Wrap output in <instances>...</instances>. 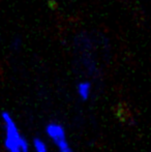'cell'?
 I'll return each mask as SVG.
<instances>
[{"label": "cell", "instance_id": "2", "mask_svg": "<svg viewBox=\"0 0 151 152\" xmlns=\"http://www.w3.org/2000/svg\"><path fill=\"white\" fill-rule=\"evenodd\" d=\"M46 134L57 146L58 152H75L66 137V132L62 124L58 122H49L46 125Z\"/></svg>", "mask_w": 151, "mask_h": 152}, {"label": "cell", "instance_id": "3", "mask_svg": "<svg viewBox=\"0 0 151 152\" xmlns=\"http://www.w3.org/2000/svg\"><path fill=\"white\" fill-rule=\"evenodd\" d=\"M91 91H92V85L89 81H81L77 85V93L83 102H86L90 98Z\"/></svg>", "mask_w": 151, "mask_h": 152}, {"label": "cell", "instance_id": "4", "mask_svg": "<svg viewBox=\"0 0 151 152\" xmlns=\"http://www.w3.org/2000/svg\"><path fill=\"white\" fill-rule=\"evenodd\" d=\"M32 147H33V151L34 152H49L47 143L44 142L42 139L38 138V137L33 139Z\"/></svg>", "mask_w": 151, "mask_h": 152}, {"label": "cell", "instance_id": "1", "mask_svg": "<svg viewBox=\"0 0 151 152\" xmlns=\"http://www.w3.org/2000/svg\"><path fill=\"white\" fill-rule=\"evenodd\" d=\"M4 130V148L7 152H30L28 140L21 134L17 122L7 111H2L0 114Z\"/></svg>", "mask_w": 151, "mask_h": 152}]
</instances>
